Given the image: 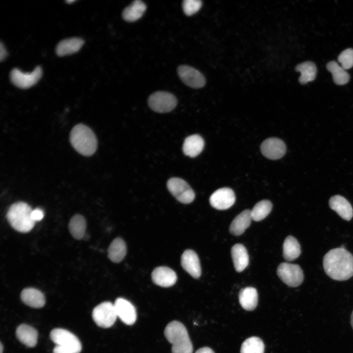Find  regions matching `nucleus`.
<instances>
[{
    "mask_svg": "<svg viewBox=\"0 0 353 353\" xmlns=\"http://www.w3.org/2000/svg\"><path fill=\"white\" fill-rule=\"evenodd\" d=\"M323 264L325 273L334 280H346L353 276V256L343 247L329 251Z\"/></svg>",
    "mask_w": 353,
    "mask_h": 353,
    "instance_id": "nucleus-1",
    "label": "nucleus"
},
{
    "mask_svg": "<svg viewBox=\"0 0 353 353\" xmlns=\"http://www.w3.org/2000/svg\"><path fill=\"white\" fill-rule=\"evenodd\" d=\"M70 140L75 150L84 156L92 155L97 148V140L94 133L82 124H77L72 128Z\"/></svg>",
    "mask_w": 353,
    "mask_h": 353,
    "instance_id": "nucleus-2",
    "label": "nucleus"
},
{
    "mask_svg": "<svg viewBox=\"0 0 353 353\" xmlns=\"http://www.w3.org/2000/svg\"><path fill=\"white\" fill-rule=\"evenodd\" d=\"M164 335L172 344V353H192L193 345L185 327L180 322H170L164 330Z\"/></svg>",
    "mask_w": 353,
    "mask_h": 353,
    "instance_id": "nucleus-3",
    "label": "nucleus"
},
{
    "mask_svg": "<svg viewBox=\"0 0 353 353\" xmlns=\"http://www.w3.org/2000/svg\"><path fill=\"white\" fill-rule=\"evenodd\" d=\"M32 211L27 203L23 202H17L9 207L6 218L14 229L22 233L28 232L33 228L35 223L31 217Z\"/></svg>",
    "mask_w": 353,
    "mask_h": 353,
    "instance_id": "nucleus-4",
    "label": "nucleus"
},
{
    "mask_svg": "<svg viewBox=\"0 0 353 353\" xmlns=\"http://www.w3.org/2000/svg\"><path fill=\"white\" fill-rule=\"evenodd\" d=\"M92 316L97 325L104 328L112 326L118 317L114 305L110 302H104L97 305Z\"/></svg>",
    "mask_w": 353,
    "mask_h": 353,
    "instance_id": "nucleus-5",
    "label": "nucleus"
},
{
    "mask_svg": "<svg viewBox=\"0 0 353 353\" xmlns=\"http://www.w3.org/2000/svg\"><path fill=\"white\" fill-rule=\"evenodd\" d=\"M167 187L171 194L181 203H190L195 199L194 191L189 185L181 178H170L167 183Z\"/></svg>",
    "mask_w": 353,
    "mask_h": 353,
    "instance_id": "nucleus-6",
    "label": "nucleus"
},
{
    "mask_svg": "<svg viewBox=\"0 0 353 353\" xmlns=\"http://www.w3.org/2000/svg\"><path fill=\"white\" fill-rule=\"evenodd\" d=\"M277 274L284 283L292 287L299 286L304 278L303 271L299 265L287 262L278 265Z\"/></svg>",
    "mask_w": 353,
    "mask_h": 353,
    "instance_id": "nucleus-7",
    "label": "nucleus"
},
{
    "mask_svg": "<svg viewBox=\"0 0 353 353\" xmlns=\"http://www.w3.org/2000/svg\"><path fill=\"white\" fill-rule=\"evenodd\" d=\"M50 338L56 345L70 350L74 353H79L81 351L82 346L79 340L68 330L61 328H54L50 331Z\"/></svg>",
    "mask_w": 353,
    "mask_h": 353,
    "instance_id": "nucleus-8",
    "label": "nucleus"
},
{
    "mask_svg": "<svg viewBox=\"0 0 353 353\" xmlns=\"http://www.w3.org/2000/svg\"><path fill=\"white\" fill-rule=\"evenodd\" d=\"M148 101L150 107L158 113L170 112L177 104V100L174 95L163 91L153 93L149 97Z\"/></svg>",
    "mask_w": 353,
    "mask_h": 353,
    "instance_id": "nucleus-9",
    "label": "nucleus"
},
{
    "mask_svg": "<svg viewBox=\"0 0 353 353\" xmlns=\"http://www.w3.org/2000/svg\"><path fill=\"white\" fill-rule=\"evenodd\" d=\"M42 69L39 66L29 73H24L18 68L12 69L10 74L11 82L17 87L27 89L36 84L42 76Z\"/></svg>",
    "mask_w": 353,
    "mask_h": 353,
    "instance_id": "nucleus-10",
    "label": "nucleus"
},
{
    "mask_svg": "<svg viewBox=\"0 0 353 353\" xmlns=\"http://www.w3.org/2000/svg\"><path fill=\"white\" fill-rule=\"evenodd\" d=\"M177 74L183 82L190 87L201 88L205 84V79L203 75L189 66H179L177 68Z\"/></svg>",
    "mask_w": 353,
    "mask_h": 353,
    "instance_id": "nucleus-11",
    "label": "nucleus"
},
{
    "mask_svg": "<svg viewBox=\"0 0 353 353\" xmlns=\"http://www.w3.org/2000/svg\"><path fill=\"white\" fill-rule=\"evenodd\" d=\"M235 201V196L233 191L227 187L217 190L209 198L211 205L218 210L229 208L234 204Z\"/></svg>",
    "mask_w": 353,
    "mask_h": 353,
    "instance_id": "nucleus-12",
    "label": "nucleus"
},
{
    "mask_svg": "<svg viewBox=\"0 0 353 353\" xmlns=\"http://www.w3.org/2000/svg\"><path fill=\"white\" fill-rule=\"evenodd\" d=\"M260 150L264 156L270 159L276 160L281 158L285 154L286 146L279 139L269 138L262 143Z\"/></svg>",
    "mask_w": 353,
    "mask_h": 353,
    "instance_id": "nucleus-13",
    "label": "nucleus"
},
{
    "mask_svg": "<svg viewBox=\"0 0 353 353\" xmlns=\"http://www.w3.org/2000/svg\"><path fill=\"white\" fill-rule=\"evenodd\" d=\"M117 317L125 324L131 325L136 321V311L134 305L123 298H117L114 303Z\"/></svg>",
    "mask_w": 353,
    "mask_h": 353,
    "instance_id": "nucleus-14",
    "label": "nucleus"
},
{
    "mask_svg": "<svg viewBox=\"0 0 353 353\" xmlns=\"http://www.w3.org/2000/svg\"><path fill=\"white\" fill-rule=\"evenodd\" d=\"M151 278L156 285L163 287L173 286L177 280L175 272L166 266L155 268L151 273Z\"/></svg>",
    "mask_w": 353,
    "mask_h": 353,
    "instance_id": "nucleus-15",
    "label": "nucleus"
},
{
    "mask_svg": "<svg viewBox=\"0 0 353 353\" xmlns=\"http://www.w3.org/2000/svg\"><path fill=\"white\" fill-rule=\"evenodd\" d=\"M181 264L183 269L195 278L201 275V267L197 254L192 250H186L181 257Z\"/></svg>",
    "mask_w": 353,
    "mask_h": 353,
    "instance_id": "nucleus-16",
    "label": "nucleus"
},
{
    "mask_svg": "<svg viewBox=\"0 0 353 353\" xmlns=\"http://www.w3.org/2000/svg\"><path fill=\"white\" fill-rule=\"evenodd\" d=\"M329 205L342 218L350 221L353 216V209L348 201L343 196L335 195L330 198Z\"/></svg>",
    "mask_w": 353,
    "mask_h": 353,
    "instance_id": "nucleus-17",
    "label": "nucleus"
},
{
    "mask_svg": "<svg viewBox=\"0 0 353 353\" xmlns=\"http://www.w3.org/2000/svg\"><path fill=\"white\" fill-rule=\"evenodd\" d=\"M21 299L26 305L35 308L44 306L46 300L44 295L39 290L34 288H26L21 293Z\"/></svg>",
    "mask_w": 353,
    "mask_h": 353,
    "instance_id": "nucleus-18",
    "label": "nucleus"
},
{
    "mask_svg": "<svg viewBox=\"0 0 353 353\" xmlns=\"http://www.w3.org/2000/svg\"><path fill=\"white\" fill-rule=\"evenodd\" d=\"M16 335L19 341L28 347H34L37 344L38 332L27 324L19 325L16 329Z\"/></svg>",
    "mask_w": 353,
    "mask_h": 353,
    "instance_id": "nucleus-19",
    "label": "nucleus"
},
{
    "mask_svg": "<svg viewBox=\"0 0 353 353\" xmlns=\"http://www.w3.org/2000/svg\"><path fill=\"white\" fill-rule=\"evenodd\" d=\"M84 43V40L78 37L65 39L58 43L56 53L60 56L74 53L78 51Z\"/></svg>",
    "mask_w": 353,
    "mask_h": 353,
    "instance_id": "nucleus-20",
    "label": "nucleus"
},
{
    "mask_svg": "<svg viewBox=\"0 0 353 353\" xmlns=\"http://www.w3.org/2000/svg\"><path fill=\"white\" fill-rule=\"evenodd\" d=\"M204 145V140L200 135L193 134L185 138L182 146V151L186 155L194 157L202 152Z\"/></svg>",
    "mask_w": 353,
    "mask_h": 353,
    "instance_id": "nucleus-21",
    "label": "nucleus"
},
{
    "mask_svg": "<svg viewBox=\"0 0 353 353\" xmlns=\"http://www.w3.org/2000/svg\"><path fill=\"white\" fill-rule=\"evenodd\" d=\"M252 218L251 210L246 209L238 214L231 222L230 232L236 236L240 235L250 226Z\"/></svg>",
    "mask_w": 353,
    "mask_h": 353,
    "instance_id": "nucleus-22",
    "label": "nucleus"
},
{
    "mask_svg": "<svg viewBox=\"0 0 353 353\" xmlns=\"http://www.w3.org/2000/svg\"><path fill=\"white\" fill-rule=\"evenodd\" d=\"M231 256L235 270L243 271L248 265L249 257L246 248L241 244L234 245L231 250Z\"/></svg>",
    "mask_w": 353,
    "mask_h": 353,
    "instance_id": "nucleus-23",
    "label": "nucleus"
},
{
    "mask_svg": "<svg viewBox=\"0 0 353 353\" xmlns=\"http://www.w3.org/2000/svg\"><path fill=\"white\" fill-rule=\"evenodd\" d=\"M239 301L244 309L249 311L254 309L258 302V294L256 289L252 287L242 289L239 294Z\"/></svg>",
    "mask_w": 353,
    "mask_h": 353,
    "instance_id": "nucleus-24",
    "label": "nucleus"
},
{
    "mask_svg": "<svg viewBox=\"0 0 353 353\" xmlns=\"http://www.w3.org/2000/svg\"><path fill=\"white\" fill-rule=\"evenodd\" d=\"M146 8V5L143 1L136 0L124 9L122 17L126 22H135L143 16Z\"/></svg>",
    "mask_w": 353,
    "mask_h": 353,
    "instance_id": "nucleus-25",
    "label": "nucleus"
},
{
    "mask_svg": "<svg viewBox=\"0 0 353 353\" xmlns=\"http://www.w3.org/2000/svg\"><path fill=\"white\" fill-rule=\"evenodd\" d=\"M107 253L109 259L112 262L119 263L122 261L126 253L125 241L119 237L114 239L108 248Z\"/></svg>",
    "mask_w": 353,
    "mask_h": 353,
    "instance_id": "nucleus-26",
    "label": "nucleus"
},
{
    "mask_svg": "<svg viewBox=\"0 0 353 353\" xmlns=\"http://www.w3.org/2000/svg\"><path fill=\"white\" fill-rule=\"evenodd\" d=\"M297 72L301 73L299 81L302 84H305L314 80L317 74V67L314 63L305 61L297 65L295 68Z\"/></svg>",
    "mask_w": 353,
    "mask_h": 353,
    "instance_id": "nucleus-27",
    "label": "nucleus"
},
{
    "mask_svg": "<svg viewBox=\"0 0 353 353\" xmlns=\"http://www.w3.org/2000/svg\"><path fill=\"white\" fill-rule=\"evenodd\" d=\"M301 253L300 244L292 236H287L283 245V255L288 261H293L297 258Z\"/></svg>",
    "mask_w": 353,
    "mask_h": 353,
    "instance_id": "nucleus-28",
    "label": "nucleus"
},
{
    "mask_svg": "<svg viewBox=\"0 0 353 353\" xmlns=\"http://www.w3.org/2000/svg\"><path fill=\"white\" fill-rule=\"evenodd\" d=\"M86 227V220L84 217L80 214L73 216L68 225L70 233L74 238L77 240L84 237L85 235Z\"/></svg>",
    "mask_w": 353,
    "mask_h": 353,
    "instance_id": "nucleus-29",
    "label": "nucleus"
},
{
    "mask_svg": "<svg viewBox=\"0 0 353 353\" xmlns=\"http://www.w3.org/2000/svg\"><path fill=\"white\" fill-rule=\"evenodd\" d=\"M326 67L327 70L332 74L333 80L337 85H344L350 80L349 74L336 61H331L328 62Z\"/></svg>",
    "mask_w": 353,
    "mask_h": 353,
    "instance_id": "nucleus-30",
    "label": "nucleus"
},
{
    "mask_svg": "<svg viewBox=\"0 0 353 353\" xmlns=\"http://www.w3.org/2000/svg\"><path fill=\"white\" fill-rule=\"evenodd\" d=\"M272 208V204L269 200L258 202L251 211L252 220L257 222L263 220L270 213Z\"/></svg>",
    "mask_w": 353,
    "mask_h": 353,
    "instance_id": "nucleus-31",
    "label": "nucleus"
},
{
    "mask_svg": "<svg viewBox=\"0 0 353 353\" xmlns=\"http://www.w3.org/2000/svg\"><path fill=\"white\" fill-rule=\"evenodd\" d=\"M264 344L262 340L257 337H251L247 339L242 344L240 353H264Z\"/></svg>",
    "mask_w": 353,
    "mask_h": 353,
    "instance_id": "nucleus-32",
    "label": "nucleus"
},
{
    "mask_svg": "<svg viewBox=\"0 0 353 353\" xmlns=\"http://www.w3.org/2000/svg\"><path fill=\"white\" fill-rule=\"evenodd\" d=\"M341 66L348 70L353 67V49L348 48L342 51L338 56Z\"/></svg>",
    "mask_w": 353,
    "mask_h": 353,
    "instance_id": "nucleus-33",
    "label": "nucleus"
},
{
    "mask_svg": "<svg viewBox=\"0 0 353 353\" xmlns=\"http://www.w3.org/2000/svg\"><path fill=\"white\" fill-rule=\"evenodd\" d=\"M184 13L187 16H191L197 13L202 6L200 0H185L182 4Z\"/></svg>",
    "mask_w": 353,
    "mask_h": 353,
    "instance_id": "nucleus-34",
    "label": "nucleus"
},
{
    "mask_svg": "<svg viewBox=\"0 0 353 353\" xmlns=\"http://www.w3.org/2000/svg\"><path fill=\"white\" fill-rule=\"evenodd\" d=\"M31 217L35 222L40 221L44 218V212L41 209L37 208L32 210Z\"/></svg>",
    "mask_w": 353,
    "mask_h": 353,
    "instance_id": "nucleus-35",
    "label": "nucleus"
},
{
    "mask_svg": "<svg viewBox=\"0 0 353 353\" xmlns=\"http://www.w3.org/2000/svg\"><path fill=\"white\" fill-rule=\"evenodd\" d=\"M53 353H74L73 352L67 348L56 345L53 350Z\"/></svg>",
    "mask_w": 353,
    "mask_h": 353,
    "instance_id": "nucleus-36",
    "label": "nucleus"
},
{
    "mask_svg": "<svg viewBox=\"0 0 353 353\" xmlns=\"http://www.w3.org/2000/svg\"><path fill=\"white\" fill-rule=\"evenodd\" d=\"M7 55V50L1 42L0 43V60H3Z\"/></svg>",
    "mask_w": 353,
    "mask_h": 353,
    "instance_id": "nucleus-37",
    "label": "nucleus"
},
{
    "mask_svg": "<svg viewBox=\"0 0 353 353\" xmlns=\"http://www.w3.org/2000/svg\"><path fill=\"white\" fill-rule=\"evenodd\" d=\"M195 353H214V352L210 348L203 347L198 350Z\"/></svg>",
    "mask_w": 353,
    "mask_h": 353,
    "instance_id": "nucleus-38",
    "label": "nucleus"
},
{
    "mask_svg": "<svg viewBox=\"0 0 353 353\" xmlns=\"http://www.w3.org/2000/svg\"><path fill=\"white\" fill-rule=\"evenodd\" d=\"M351 323L352 327L353 328V311L352 313L351 316Z\"/></svg>",
    "mask_w": 353,
    "mask_h": 353,
    "instance_id": "nucleus-39",
    "label": "nucleus"
},
{
    "mask_svg": "<svg viewBox=\"0 0 353 353\" xmlns=\"http://www.w3.org/2000/svg\"><path fill=\"white\" fill-rule=\"evenodd\" d=\"M3 352V346L1 343H0V353H2Z\"/></svg>",
    "mask_w": 353,
    "mask_h": 353,
    "instance_id": "nucleus-40",
    "label": "nucleus"
},
{
    "mask_svg": "<svg viewBox=\"0 0 353 353\" xmlns=\"http://www.w3.org/2000/svg\"><path fill=\"white\" fill-rule=\"evenodd\" d=\"M75 1V0H66V1L67 3H71L73 2H74Z\"/></svg>",
    "mask_w": 353,
    "mask_h": 353,
    "instance_id": "nucleus-41",
    "label": "nucleus"
}]
</instances>
